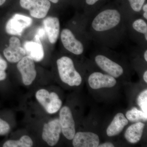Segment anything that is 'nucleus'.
Returning <instances> with one entry per match:
<instances>
[{
	"mask_svg": "<svg viewBox=\"0 0 147 147\" xmlns=\"http://www.w3.org/2000/svg\"><path fill=\"white\" fill-rule=\"evenodd\" d=\"M143 10L144 12H147V4L146 3L144 5H143Z\"/></svg>",
	"mask_w": 147,
	"mask_h": 147,
	"instance_id": "c85d7f7f",
	"label": "nucleus"
},
{
	"mask_svg": "<svg viewBox=\"0 0 147 147\" xmlns=\"http://www.w3.org/2000/svg\"><path fill=\"white\" fill-rule=\"evenodd\" d=\"M20 4L29 10L32 17L38 19L45 18L51 7L48 0H20Z\"/></svg>",
	"mask_w": 147,
	"mask_h": 147,
	"instance_id": "39448f33",
	"label": "nucleus"
},
{
	"mask_svg": "<svg viewBox=\"0 0 147 147\" xmlns=\"http://www.w3.org/2000/svg\"><path fill=\"white\" fill-rule=\"evenodd\" d=\"M58 72L61 81L70 86H80L82 78L75 68L73 61L67 57H63L57 61Z\"/></svg>",
	"mask_w": 147,
	"mask_h": 147,
	"instance_id": "f257e3e1",
	"label": "nucleus"
},
{
	"mask_svg": "<svg viewBox=\"0 0 147 147\" xmlns=\"http://www.w3.org/2000/svg\"><path fill=\"white\" fill-rule=\"evenodd\" d=\"M145 124L141 122L133 124L127 128L125 137L127 142L131 144H136L142 138Z\"/></svg>",
	"mask_w": 147,
	"mask_h": 147,
	"instance_id": "f3484780",
	"label": "nucleus"
},
{
	"mask_svg": "<svg viewBox=\"0 0 147 147\" xmlns=\"http://www.w3.org/2000/svg\"><path fill=\"white\" fill-rule=\"evenodd\" d=\"M88 83L92 89L96 90L112 88L116 85L117 81L115 78L109 74L95 72L90 75Z\"/></svg>",
	"mask_w": 147,
	"mask_h": 147,
	"instance_id": "f8f14e48",
	"label": "nucleus"
},
{
	"mask_svg": "<svg viewBox=\"0 0 147 147\" xmlns=\"http://www.w3.org/2000/svg\"><path fill=\"white\" fill-rule=\"evenodd\" d=\"M61 38L64 47L70 53L79 55L84 52V47L82 42L76 39L69 29L66 28L62 30Z\"/></svg>",
	"mask_w": 147,
	"mask_h": 147,
	"instance_id": "9d476101",
	"label": "nucleus"
},
{
	"mask_svg": "<svg viewBox=\"0 0 147 147\" xmlns=\"http://www.w3.org/2000/svg\"><path fill=\"white\" fill-rule=\"evenodd\" d=\"M37 100L50 114L57 113L61 107L62 102L59 96L55 92H49L47 90L42 89L36 94Z\"/></svg>",
	"mask_w": 147,
	"mask_h": 147,
	"instance_id": "7ed1b4c3",
	"label": "nucleus"
},
{
	"mask_svg": "<svg viewBox=\"0 0 147 147\" xmlns=\"http://www.w3.org/2000/svg\"><path fill=\"white\" fill-rule=\"evenodd\" d=\"M132 28L136 31L140 33L147 34V24L142 19L135 20L132 24Z\"/></svg>",
	"mask_w": 147,
	"mask_h": 147,
	"instance_id": "aec40b11",
	"label": "nucleus"
},
{
	"mask_svg": "<svg viewBox=\"0 0 147 147\" xmlns=\"http://www.w3.org/2000/svg\"><path fill=\"white\" fill-rule=\"evenodd\" d=\"M72 140L74 147H97L100 142L98 135L92 132H77Z\"/></svg>",
	"mask_w": 147,
	"mask_h": 147,
	"instance_id": "ddd939ff",
	"label": "nucleus"
},
{
	"mask_svg": "<svg viewBox=\"0 0 147 147\" xmlns=\"http://www.w3.org/2000/svg\"><path fill=\"white\" fill-rule=\"evenodd\" d=\"M137 103L142 111L147 114V90H145L139 94Z\"/></svg>",
	"mask_w": 147,
	"mask_h": 147,
	"instance_id": "412c9836",
	"label": "nucleus"
},
{
	"mask_svg": "<svg viewBox=\"0 0 147 147\" xmlns=\"http://www.w3.org/2000/svg\"><path fill=\"white\" fill-rule=\"evenodd\" d=\"M8 67L7 62L0 54V81L5 80L7 77L6 70Z\"/></svg>",
	"mask_w": 147,
	"mask_h": 147,
	"instance_id": "4be33fe9",
	"label": "nucleus"
},
{
	"mask_svg": "<svg viewBox=\"0 0 147 147\" xmlns=\"http://www.w3.org/2000/svg\"><path fill=\"white\" fill-rule=\"evenodd\" d=\"M59 120L64 136L68 140H72L76 133V130L75 122L70 108L64 106L61 109Z\"/></svg>",
	"mask_w": 147,
	"mask_h": 147,
	"instance_id": "6e6552de",
	"label": "nucleus"
},
{
	"mask_svg": "<svg viewBox=\"0 0 147 147\" xmlns=\"http://www.w3.org/2000/svg\"><path fill=\"white\" fill-rule=\"evenodd\" d=\"M24 47L27 56L30 57L34 61H40L44 58V49L40 39L36 35L34 40L24 42Z\"/></svg>",
	"mask_w": 147,
	"mask_h": 147,
	"instance_id": "4468645a",
	"label": "nucleus"
},
{
	"mask_svg": "<svg viewBox=\"0 0 147 147\" xmlns=\"http://www.w3.org/2000/svg\"><path fill=\"white\" fill-rule=\"evenodd\" d=\"M43 25L49 42L55 44L59 35L60 25L59 18L49 16L43 20Z\"/></svg>",
	"mask_w": 147,
	"mask_h": 147,
	"instance_id": "2eb2a0df",
	"label": "nucleus"
},
{
	"mask_svg": "<svg viewBox=\"0 0 147 147\" xmlns=\"http://www.w3.org/2000/svg\"><path fill=\"white\" fill-rule=\"evenodd\" d=\"M33 142L30 137L27 135L22 136L18 140H10L3 144V147H31Z\"/></svg>",
	"mask_w": 147,
	"mask_h": 147,
	"instance_id": "a211bd4d",
	"label": "nucleus"
},
{
	"mask_svg": "<svg viewBox=\"0 0 147 147\" xmlns=\"http://www.w3.org/2000/svg\"><path fill=\"white\" fill-rule=\"evenodd\" d=\"M45 34H46V33H45L44 29L40 28L38 31L37 34H36V35L38 36L40 39V38H43V37L45 36Z\"/></svg>",
	"mask_w": 147,
	"mask_h": 147,
	"instance_id": "393cba45",
	"label": "nucleus"
},
{
	"mask_svg": "<svg viewBox=\"0 0 147 147\" xmlns=\"http://www.w3.org/2000/svg\"><path fill=\"white\" fill-rule=\"evenodd\" d=\"M48 1L52 2V3H57L59 2V0H48Z\"/></svg>",
	"mask_w": 147,
	"mask_h": 147,
	"instance_id": "2f4dec72",
	"label": "nucleus"
},
{
	"mask_svg": "<svg viewBox=\"0 0 147 147\" xmlns=\"http://www.w3.org/2000/svg\"><path fill=\"white\" fill-rule=\"evenodd\" d=\"M100 0H86V3L88 5H93L98 1Z\"/></svg>",
	"mask_w": 147,
	"mask_h": 147,
	"instance_id": "bb28decb",
	"label": "nucleus"
},
{
	"mask_svg": "<svg viewBox=\"0 0 147 147\" xmlns=\"http://www.w3.org/2000/svg\"><path fill=\"white\" fill-rule=\"evenodd\" d=\"M127 119L131 122H137L139 121H147V114L137 108H133L126 113Z\"/></svg>",
	"mask_w": 147,
	"mask_h": 147,
	"instance_id": "6ab92c4d",
	"label": "nucleus"
},
{
	"mask_svg": "<svg viewBox=\"0 0 147 147\" xmlns=\"http://www.w3.org/2000/svg\"><path fill=\"white\" fill-rule=\"evenodd\" d=\"M61 128L59 119H55L43 126L42 139L51 147L57 144L59 140Z\"/></svg>",
	"mask_w": 147,
	"mask_h": 147,
	"instance_id": "1a4fd4ad",
	"label": "nucleus"
},
{
	"mask_svg": "<svg viewBox=\"0 0 147 147\" xmlns=\"http://www.w3.org/2000/svg\"><path fill=\"white\" fill-rule=\"evenodd\" d=\"M144 59L145 60V61H147V50H146V51H145V53H144Z\"/></svg>",
	"mask_w": 147,
	"mask_h": 147,
	"instance_id": "7c9ffc66",
	"label": "nucleus"
},
{
	"mask_svg": "<svg viewBox=\"0 0 147 147\" xmlns=\"http://www.w3.org/2000/svg\"><path fill=\"white\" fill-rule=\"evenodd\" d=\"M17 67L21 73L24 85H30L36 76L34 61L29 56H26L18 62Z\"/></svg>",
	"mask_w": 147,
	"mask_h": 147,
	"instance_id": "0eeeda50",
	"label": "nucleus"
},
{
	"mask_svg": "<svg viewBox=\"0 0 147 147\" xmlns=\"http://www.w3.org/2000/svg\"><path fill=\"white\" fill-rule=\"evenodd\" d=\"M10 127L8 123L0 118V135L3 136L8 133Z\"/></svg>",
	"mask_w": 147,
	"mask_h": 147,
	"instance_id": "b1692460",
	"label": "nucleus"
},
{
	"mask_svg": "<svg viewBox=\"0 0 147 147\" xmlns=\"http://www.w3.org/2000/svg\"><path fill=\"white\" fill-rule=\"evenodd\" d=\"M32 23V19L29 16L16 13L7 21L5 31L7 34L12 36H21L24 30Z\"/></svg>",
	"mask_w": 147,
	"mask_h": 147,
	"instance_id": "20e7f679",
	"label": "nucleus"
},
{
	"mask_svg": "<svg viewBox=\"0 0 147 147\" xmlns=\"http://www.w3.org/2000/svg\"><path fill=\"white\" fill-rule=\"evenodd\" d=\"M95 61L101 69L114 78H118L123 73V68L120 65L104 55H97Z\"/></svg>",
	"mask_w": 147,
	"mask_h": 147,
	"instance_id": "9b49d317",
	"label": "nucleus"
},
{
	"mask_svg": "<svg viewBox=\"0 0 147 147\" xmlns=\"http://www.w3.org/2000/svg\"><path fill=\"white\" fill-rule=\"evenodd\" d=\"M143 16H144V18L146 20H147V12H144Z\"/></svg>",
	"mask_w": 147,
	"mask_h": 147,
	"instance_id": "473e14b6",
	"label": "nucleus"
},
{
	"mask_svg": "<svg viewBox=\"0 0 147 147\" xmlns=\"http://www.w3.org/2000/svg\"><path fill=\"white\" fill-rule=\"evenodd\" d=\"M98 147H114L115 146L112 143L110 142H106L104 144H101L98 145Z\"/></svg>",
	"mask_w": 147,
	"mask_h": 147,
	"instance_id": "a878e982",
	"label": "nucleus"
},
{
	"mask_svg": "<svg viewBox=\"0 0 147 147\" xmlns=\"http://www.w3.org/2000/svg\"><path fill=\"white\" fill-rule=\"evenodd\" d=\"M128 123V121L123 113H119L114 117L113 121L107 128L106 132L109 137L116 136L121 132Z\"/></svg>",
	"mask_w": 147,
	"mask_h": 147,
	"instance_id": "dca6fc26",
	"label": "nucleus"
},
{
	"mask_svg": "<svg viewBox=\"0 0 147 147\" xmlns=\"http://www.w3.org/2000/svg\"><path fill=\"white\" fill-rule=\"evenodd\" d=\"M146 0H128L131 8L136 12H139L142 10Z\"/></svg>",
	"mask_w": 147,
	"mask_h": 147,
	"instance_id": "5701e85b",
	"label": "nucleus"
},
{
	"mask_svg": "<svg viewBox=\"0 0 147 147\" xmlns=\"http://www.w3.org/2000/svg\"><path fill=\"white\" fill-rule=\"evenodd\" d=\"M121 14L115 9H108L101 11L92 22V27L96 32H104L113 28L120 22Z\"/></svg>",
	"mask_w": 147,
	"mask_h": 147,
	"instance_id": "f03ea898",
	"label": "nucleus"
},
{
	"mask_svg": "<svg viewBox=\"0 0 147 147\" xmlns=\"http://www.w3.org/2000/svg\"><path fill=\"white\" fill-rule=\"evenodd\" d=\"M6 0H0V7L4 4Z\"/></svg>",
	"mask_w": 147,
	"mask_h": 147,
	"instance_id": "c756f323",
	"label": "nucleus"
},
{
	"mask_svg": "<svg viewBox=\"0 0 147 147\" xmlns=\"http://www.w3.org/2000/svg\"><path fill=\"white\" fill-rule=\"evenodd\" d=\"M144 80L146 83H147V71H145L144 73V76H143Z\"/></svg>",
	"mask_w": 147,
	"mask_h": 147,
	"instance_id": "cd10ccee",
	"label": "nucleus"
},
{
	"mask_svg": "<svg viewBox=\"0 0 147 147\" xmlns=\"http://www.w3.org/2000/svg\"><path fill=\"white\" fill-rule=\"evenodd\" d=\"M3 53L6 59L11 63H18L27 55L20 39L15 36L9 38L8 45L4 48Z\"/></svg>",
	"mask_w": 147,
	"mask_h": 147,
	"instance_id": "423d86ee",
	"label": "nucleus"
}]
</instances>
